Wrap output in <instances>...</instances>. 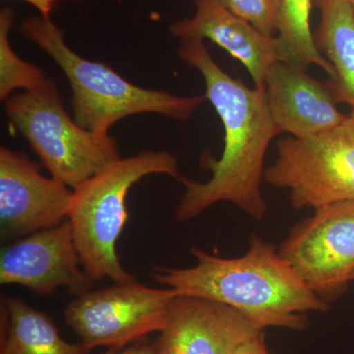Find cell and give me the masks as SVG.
I'll return each mask as SVG.
<instances>
[{
	"label": "cell",
	"mask_w": 354,
	"mask_h": 354,
	"mask_svg": "<svg viewBox=\"0 0 354 354\" xmlns=\"http://www.w3.org/2000/svg\"><path fill=\"white\" fill-rule=\"evenodd\" d=\"M266 183L290 192L295 209L354 203V111L337 127L313 136L278 142Z\"/></svg>",
	"instance_id": "obj_6"
},
{
	"label": "cell",
	"mask_w": 354,
	"mask_h": 354,
	"mask_svg": "<svg viewBox=\"0 0 354 354\" xmlns=\"http://www.w3.org/2000/svg\"><path fill=\"white\" fill-rule=\"evenodd\" d=\"M73 190L48 178L22 153L0 149V234L23 239L67 220Z\"/></svg>",
	"instance_id": "obj_9"
},
{
	"label": "cell",
	"mask_w": 354,
	"mask_h": 354,
	"mask_svg": "<svg viewBox=\"0 0 354 354\" xmlns=\"http://www.w3.org/2000/svg\"><path fill=\"white\" fill-rule=\"evenodd\" d=\"M0 354H88L82 342L70 344L44 312L17 297L1 305Z\"/></svg>",
	"instance_id": "obj_14"
},
{
	"label": "cell",
	"mask_w": 354,
	"mask_h": 354,
	"mask_svg": "<svg viewBox=\"0 0 354 354\" xmlns=\"http://www.w3.org/2000/svg\"><path fill=\"white\" fill-rule=\"evenodd\" d=\"M264 88L279 133L297 138L313 136L333 129L346 118L327 84L295 65L274 62L266 74Z\"/></svg>",
	"instance_id": "obj_12"
},
{
	"label": "cell",
	"mask_w": 354,
	"mask_h": 354,
	"mask_svg": "<svg viewBox=\"0 0 354 354\" xmlns=\"http://www.w3.org/2000/svg\"><path fill=\"white\" fill-rule=\"evenodd\" d=\"M312 0H281L279 18V60L307 69L314 64L334 78L335 70L317 46L310 28Z\"/></svg>",
	"instance_id": "obj_16"
},
{
	"label": "cell",
	"mask_w": 354,
	"mask_h": 354,
	"mask_svg": "<svg viewBox=\"0 0 354 354\" xmlns=\"http://www.w3.org/2000/svg\"><path fill=\"white\" fill-rule=\"evenodd\" d=\"M354 281V274H353V281Z\"/></svg>",
	"instance_id": "obj_23"
},
{
	"label": "cell",
	"mask_w": 354,
	"mask_h": 354,
	"mask_svg": "<svg viewBox=\"0 0 354 354\" xmlns=\"http://www.w3.org/2000/svg\"><path fill=\"white\" fill-rule=\"evenodd\" d=\"M151 174L178 179L176 156L165 151H145L120 158L73 189L67 220L71 223L84 270L93 281H135L121 265L116 243L128 218V191Z\"/></svg>",
	"instance_id": "obj_4"
},
{
	"label": "cell",
	"mask_w": 354,
	"mask_h": 354,
	"mask_svg": "<svg viewBox=\"0 0 354 354\" xmlns=\"http://www.w3.org/2000/svg\"><path fill=\"white\" fill-rule=\"evenodd\" d=\"M19 32L64 71L72 90L73 120L88 131L109 134L114 123L137 113L187 120L207 100L205 95L177 97L128 82L106 65L74 53L65 43L64 31L51 18L32 16L21 23Z\"/></svg>",
	"instance_id": "obj_3"
},
{
	"label": "cell",
	"mask_w": 354,
	"mask_h": 354,
	"mask_svg": "<svg viewBox=\"0 0 354 354\" xmlns=\"http://www.w3.org/2000/svg\"><path fill=\"white\" fill-rule=\"evenodd\" d=\"M237 17L247 21L258 31L276 37L279 30L281 0H216Z\"/></svg>",
	"instance_id": "obj_18"
},
{
	"label": "cell",
	"mask_w": 354,
	"mask_h": 354,
	"mask_svg": "<svg viewBox=\"0 0 354 354\" xmlns=\"http://www.w3.org/2000/svg\"><path fill=\"white\" fill-rule=\"evenodd\" d=\"M266 328L243 312L206 298L172 299L157 354H234Z\"/></svg>",
	"instance_id": "obj_11"
},
{
	"label": "cell",
	"mask_w": 354,
	"mask_h": 354,
	"mask_svg": "<svg viewBox=\"0 0 354 354\" xmlns=\"http://www.w3.org/2000/svg\"><path fill=\"white\" fill-rule=\"evenodd\" d=\"M15 13L9 7L0 11V99L6 101L16 88L31 91L48 82V77L36 65L21 59L9 41Z\"/></svg>",
	"instance_id": "obj_17"
},
{
	"label": "cell",
	"mask_w": 354,
	"mask_h": 354,
	"mask_svg": "<svg viewBox=\"0 0 354 354\" xmlns=\"http://www.w3.org/2000/svg\"><path fill=\"white\" fill-rule=\"evenodd\" d=\"M177 293L136 281L116 283L77 295L64 311L65 322L86 348L120 349L155 332H162Z\"/></svg>",
	"instance_id": "obj_7"
},
{
	"label": "cell",
	"mask_w": 354,
	"mask_h": 354,
	"mask_svg": "<svg viewBox=\"0 0 354 354\" xmlns=\"http://www.w3.org/2000/svg\"><path fill=\"white\" fill-rule=\"evenodd\" d=\"M4 102L7 118L41 165L72 190L120 158L113 137L84 129L70 118L53 79Z\"/></svg>",
	"instance_id": "obj_5"
},
{
	"label": "cell",
	"mask_w": 354,
	"mask_h": 354,
	"mask_svg": "<svg viewBox=\"0 0 354 354\" xmlns=\"http://www.w3.org/2000/svg\"><path fill=\"white\" fill-rule=\"evenodd\" d=\"M102 354H157L156 353L155 346H149V344H135L122 351L120 349H109L108 353Z\"/></svg>",
	"instance_id": "obj_20"
},
{
	"label": "cell",
	"mask_w": 354,
	"mask_h": 354,
	"mask_svg": "<svg viewBox=\"0 0 354 354\" xmlns=\"http://www.w3.org/2000/svg\"><path fill=\"white\" fill-rule=\"evenodd\" d=\"M34 6L43 17L50 18L57 0H22Z\"/></svg>",
	"instance_id": "obj_21"
},
{
	"label": "cell",
	"mask_w": 354,
	"mask_h": 354,
	"mask_svg": "<svg viewBox=\"0 0 354 354\" xmlns=\"http://www.w3.org/2000/svg\"><path fill=\"white\" fill-rule=\"evenodd\" d=\"M349 2H351V6H353V9L354 11V0H349Z\"/></svg>",
	"instance_id": "obj_22"
},
{
	"label": "cell",
	"mask_w": 354,
	"mask_h": 354,
	"mask_svg": "<svg viewBox=\"0 0 354 354\" xmlns=\"http://www.w3.org/2000/svg\"><path fill=\"white\" fill-rule=\"evenodd\" d=\"M93 283L81 263L68 220L2 249V286H22L38 295H50L65 288L80 295L91 290Z\"/></svg>",
	"instance_id": "obj_10"
},
{
	"label": "cell",
	"mask_w": 354,
	"mask_h": 354,
	"mask_svg": "<svg viewBox=\"0 0 354 354\" xmlns=\"http://www.w3.org/2000/svg\"><path fill=\"white\" fill-rule=\"evenodd\" d=\"M178 55L201 73L207 100L223 121L225 147L218 160L206 158L212 177L206 183L180 176L185 193L176 207L178 221L201 215L216 203L230 202L254 220L262 221L267 202L261 192L265 157L272 140L279 134L265 88L247 87L216 64L203 39H181Z\"/></svg>",
	"instance_id": "obj_1"
},
{
	"label": "cell",
	"mask_w": 354,
	"mask_h": 354,
	"mask_svg": "<svg viewBox=\"0 0 354 354\" xmlns=\"http://www.w3.org/2000/svg\"><path fill=\"white\" fill-rule=\"evenodd\" d=\"M196 265L183 269L153 267V279L179 295L206 298L243 312L268 327L300 330L309 311H326L329 304L310 290L274 246L251 237L239 258H221L191 248Z\"/></svg>",
	"instance_id": "obj_2"
},
{
	"label": "cell",
	"mask_w": 354,
	"mask_h": 354,
	"mask_svg": "<svg viewBox=\"0 0 354 354\" xmlns=\"http://www.w3.org/2000/svg\"><path fill=\"white\" fill-rule=\"evenodd\" d=\"M279 254L324 301L342 297L354 274V203L315 209L290 230Z\"/></svg>",
	"instance_id": "obj_8"
},
{
	"label": "cell",
	"mask_w": 354,
	"mask_h": 354,
	"mask_svg": "<svg viewBox=\"0 0 354 354\" xmlns=\"http://www.w3.org/2000/svg\"><path fill=\"white\" fill-rule=\"evenodd\" d=\"M234 354H272L267 348L264 334L253 337L250 341L244 342Z\"/></svg>",
	"instance_id": "obj_19"
},
{
	"label": "cell",
	"mask_w": 354,
	"mask_h": 354,
	"mask_svg": "<svg viewBox=\"0 0 354 354\" xmlns=\"http://www.w3.org/2000/svg\"><path fill=\"white\" fill-rule=\"evenodd\" d=\"M321 19L315 38L335 70L327 83L337 102L354 111V11L349 0H317Z\"/></svg>",
	"instance_id": "obj_15"
},
{
	"label": "cell",
	"mask_w": 354,
	"mask_h": 354,
	"mask_svg": "<svg viewBox=\"0 0 354 354\" xmlns=\"http://www.w3.org/2000/svg\"><path fill=\"white\" fill-rule=\"evenodd\" d=\"M193 17L176 21L171 34L179 39H209L236 58L252 77L255 88H264L266 74L279 60L277 37L267 36L247 21L237 17L216 0H192Z\"/></svg>",
	"instance_id": "obj_13"
}]
</instances>
